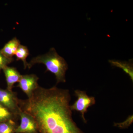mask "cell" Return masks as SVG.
I'll return each mask as SVG.
<instances>
[{"instance_id":"6","label":"cell","mask_w":133,"mask_h":133,"mask_svg":"<svg viewBox=\"0 0 133 133\" xmlns=\"http://www.w3.org/2000/svg\"><path fill=\"white\" fill-rule=\"evenodd\" d=\"M19 116L21 123L17 126L15 133H38L37 125L32 116L22 110Z\"/></svg>"},{"instance_id":"5","label":"cell","mask_w":133,"mask_h":133,"mask_svg":"<svg viewBox=\"0 0 133 133\" xmlns=\"http://www.w3.org/2000/svg\"><path fill=\"white\" fill-rule=\"evenodd\" d=\"M38 77L35 74L22 75L17 87L27 95L28 98H30L39 86L38 84Z\"/></svg>"},{"instance_id":"12","label":"cell","mask_w":133,"mask_h":133,"mask_svg":"<svg viewBox=\"0 0 133 133\" xmlns=\"http://www.w3.org/2000/svg\"><path fill=\"white\" fill-rule=\"evenodd\" d=\"M17 117L0 104V122L9 120L15 121Z\"/></svg>"},{"instance_id":"1","label":"cell","mask_w":133,"mask_h":133,"mask_svg":"<svg viewBox=\"0 0 133 133\" xmlns=\"http://www.w3.org/2000/svg\"><path fill=\"white\" fill-rule=\"evenodd\" d=\"M70 91L39 86L31 97L19 99L23 111L35 120L38 133H84L73 120Z\"/></svg>"},{"instance_id":"2","label":"cell","mask_w":133,"mask_h":133,"mask_svg":"<svg viewBox=\"0 0 133 133\" xmlns=\"http://www.w3.org/2000/svg\"><path fill=\"white\" fill-rule=\"evenodd\" d=\"M37 64H42L46 66V71L50 72L56 76L57 84L65 83V73L68 64L63 58L58 55L55 48H51L44 55L33 57L29 62L28 68L30 69Z\"/></svg>"},{"instance_id":"4","label":"cell","mask_w":133,"mask_h":133,"mask_svg":"<svg viewBox=\"0 0 133 133\" xmlns=\"http://www.w3.org/2000/svg\"><path fill=\"white\" fill-rule=\"evenodd\" d=\"M0 104L18 117L22 110L16 93L13 91L0 88Z\"/></svg>"},{"instance_id":"8","label":"cell","mask_w":133,"mask_h":133,"mask_svg":"<svg viewBox=\"0 0 133 133\" xmlns=\"http://www.w3.org/2000/svg\"><path fill=\"white\" fill-rule=\"evenodd\" d=\"M21 42L16 37H14L7 43L0 52L6 57L12 58L15 56L17 50L21 45Z\"/></svg>"},{"instance_id":"7","label":"cell","mask_w":133,"mask_h":133,"mask_svg":"<svg viewBox=\"0 0 133 133\" xmlns=\"http://www.w3.org/2000/svg\"><path fill=\"white\" fill-rule=\"evenodd\" d=\"M2 70L6 81V89L9 91H13L14 85L19 82L22 75L15 67L6 66Z\"/></svg>"},{"instance_id":"11","label":"cell","mask_w":133,"mask_h":133,"mask_svg":"<svg viewBox=\"0 0 133 133\" xmlns=\"http://www.w3.org/2000/svg\"><path fill=\"white\" fill-rule=\"evenodd\" d=\"M17 127L14 120L0 122V133H15Z\"/></svg>"},{"instance_id":"10","label":"cell","mask_w":133,"mask_h":133,"mask_svg":"<svg viewBox=\"0 0 133 133\" xmlns=\"http://www.w3.org/2000/svg\"><path fill=\"white\" fill-rule=\"evenodd\" d=\"M29 55V51L28 48L25 45L22 44L19 45L15 54L17 61L21 60L23 62L24 69L28 68V63L27 62L26 58Z\"/></svg>"},{"instance_id":"9","label":"cell","mask_w":133,"mask_h":133,"mask_svg":"<svg viewBox=\"0 0 133 133\" xmlns=\"http://www.w3.org/2000/svg\"><path fill=\"white\" fill-rule=\"evenodd\" d=\"M109 63L112 66L121 68L129 75L130 78L133 81V66L131 62H122L116 60H110Z\"/></svg>"},{"instance_id":"3","label":"cell","mask_w":133,"mask_h":133,"mask_svg":"<svg viewBox=\"0 0 133 133\" xmlns=\"http://www.w3.org/2000/svg\"><path fill=\"white\" fill-rule=\"evenodd\" d=\"M74 94L77 99L73 104L70 106V109L72 111L79 112L83 122L86 123L87 121L86 119L85 114L87 112L88 108L96 103L95 98L88 96L85 91L76 90L74 91Z\"/></svg>"},{"instance_id":"13","label":"cell","mask_w":133,"mask_h":133,"mask_svg":"<svg viewBox=\"0 0 133 133\" xmlns=\"http://www.w3.org/2000/svg\"><path fill=\"white\" fill-rule=\"evenodd\" d=\"M133 122V115H129L126 120L120 123H114V127L121 129L128 128L132 125Z\"/></svg>"},{"instance_id":"14","label":"cell","mask_w":133,"mask_h":133,"mask_svg":"<svg viewBox=\"0 0 133 133\" xmlns=\"http://www.w3.org/2000/svg\"><path fill=\"white\" fill-rule=\"evenodd\" d=\"M14 60L13 58H10L6 57L0 52V71L5 66H8V65L12 63Z\"/></svg>"}]
</instances>
